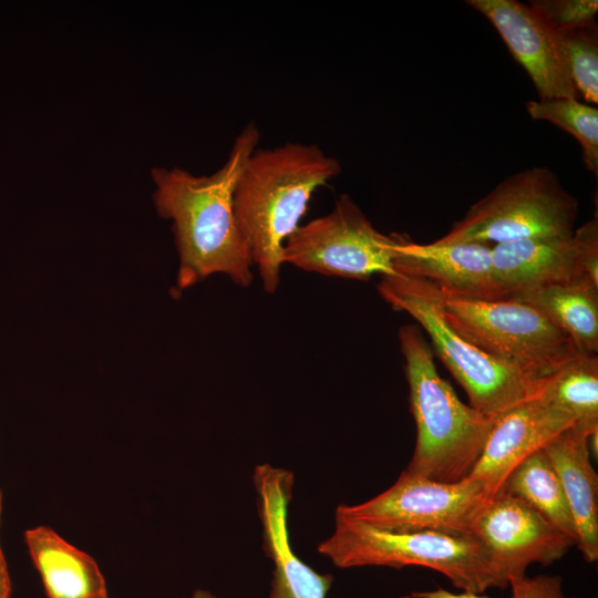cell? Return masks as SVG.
I'll list each match as a JSON object with an SVG mask.
<instances>
[{"instance_id":"cell-1","label":"cell","mask_w":598,"mask_h":598,"mask_svg":"<svg viewBox=\"0 0 598 598\" xmlns=\"http://www.w3.org/2000/svg\"><path fill=\"white\" fill-rule=\"evenodd\" d=\"M259 137L257 125L248 123L235 137L224 165L208 176L179 167L152 169L156 212L173 221L178 290L214 274L226 275L241 287L251 283L252 260L236 219L234 193Z\"/></svg>"},{"instance_id":"cell-2","label":"cell","mask_w":598,"mask_h":598,"mask_svg":"<svg viewBox=\"0 0 598 598\" xmlns=\"http://www.w3.org/2000/svg\"><path fill=\"white\" fill-rule=\"evenodd\" d=\"M341 173L339 161L316 144L257 147L234 193V210L262 287L280 282L283 246L300 226L312 194Z\"/></svg>"},{"instance_id":"cell-3","label":"cell","mask_w":598,"mask_h":598,"mask_svg":"<svg viewBox=\"0 0 598 598\" xmlns=\"http://www.w3.org/2000/svg\"><path fill=\"white\" fill-rule=\"evenodd\" d=\"M398 336L416 426L414 452L404 472L445 483L462 481L470 476L496 420L463 403L441 378L417 326L404 324Z\"/></svg>"},{"instance_id":"cell-4","label":"cell","mask_w":598,"mask_h":598,"mask_svg":"<svg viewBox=\"0 0 598 598\" xmlns=\"http://www.w3.org/2000/svg\"><path fill=\"white\" fill-rule=\"evenodd\" d=\"M318 551L339 568L423 567L444 575L464 592L503 588L489 554L475 535L389 532L336 517L333 534Z\"/></svg>"},{"instance_id":"cell-5","label":"cell","mask_w":598,"mask_h":598,"mask_svg":"<svg viewBox=\"0 0 598 598\" xmlns=\"http://www.w3.org/2000/svg\"><path fill=\"white\" fill-rule=\"evenodd\" d=\"M377 288L393 309L409 313L424 329L436 354L463 386L475 410L497 420L536 395L540 383L496 361L448 324L444 296L434 283L396 272L381 277Z\"/></svg>"},{"instance_id":"cell-6","label":"cell","mask_w":598,"mask_h":598,"mask_svg":"<svg viewBox=\"0 0 598 598\" xmlns=\"http://www.w3.org/2000/svg\"><path fill=\"white\" fill-rule=\"evenodd\" d=\"M443 309L458 334L534 383L580 354L570 338L538 310L511 298L444 296Z\"/></svg>"},{"instance_id":"cell-7","label":"cell","mask_w":598,"mask_h":598,"mask_svg":"<svg viewBox=\"0 0 598 598\" xmlns=\"http://www.w3.org/2000/svg\"><path fill=\"white\" fill-rule=\"evenodd\" d=\"M577 215L578 200L563 187L554 172L533 167L501 182L436 241L497 245L570 236Z\"/></svg>"},{"instance_id":"cell-8","label":"cell","mask_w":598,"mask_h":598,"mask_svg":"<svg viewBox=\"0 0 598 598\" xmlns=\"http://www.w3.org/2000/svg\"><path fill=\"white\" fill-rule=\"evenodd\" d=\"M494 496L471 476L445 483L403 471L375 497L357 505H339L336 517L389 532L474 535L477 519Z\"/></svg>"},{"instance_id":"cell-9","label":"cell","mask_w":598,"mask_h":598,"mask_svg":"<svg viewBox=\"0 0 598 598\" xmlns=\"http://www.w3.org/2000/svg\"><path fill=\"white\" fill-rule=\"evenodd\" d=\"M398 235L377 230L353 199L341 195L324 216L300 225L283 246V264L327 276L365 280L395 275Z\"/></svg>"},{"instance_id":"cell-10","label":"cell","mask_w":598,"mask_h":598,"mask_svg":"<svg viewBox=\"0 0 598 598\" xmlns=\"http://www.w3.org/2000/svg\"><path fill=\"white\" fill-rule=\"evenodd\" d=\"M492 258L502 299L554 285L598 283V219L588 220L570 236L493 245Z\"/></svg>"},{"instance_id":"cell-11","label":"cell","mask_w":598,"mask_h":598,"mask_svg":"<svg viewBox=\"0 0 598 598\" xmlns=\"http://www.w3.org/2000/svg\"><path fill=\"white\" fill-rule=\"evenodd\" d=\"M474 535L487 549L503 588L526 575L532 564L548 566L576 546L525 502L502 492L481 514Z\"/></svg>"},{"instance_id":"cell-12","label":"cell","mask_w":598,"mask_h":598,"mask_svg":"<svg viewBox=\"0 0 598 598\" xmlns=\"http://www.w3.org/2000/svg\"><path fill=\"white\" fill-rule=\"evenodd\" d=\"M254 484L262 525V547L274 564L269 598H326L332 575L316 573L293 553L289 542L287 515L292 473L269 464L257 465Z\"/></svg>"},{"instance_id":"cell-13","label":"cell","mask_w":598,"mask_h":598,"mask_svg":"<svg viewBox=\"0 0 598 598\" xmlns=\"http://www.w3.org/2000/svg\"><path fill=\"white\" fill-rule=\"evenodd\" d=\"M467 4L498 31L514 59L528 73L539 100H578L557 33L528 4L516 0H470Z\"/></svg>"},{"instance_id":"cell-14","label":"cell","mask_w":598,"mask_h":598,"mask_svg":"<svg viewBox=\"0 0 598 598\" xmlns=\"http://www.w3.org/2000/svg\"><path fill=\"white\" fill-rule=\"evenodd\" d=\"M395 251V272L427 280L444 296L502 299L487 244H416L398 235Z\"/></svg>"},{"instance_id":"cell-15","label":"cell","mask_w":598,"mask_h":598,"mask_svg":"<svg viewBox=\"0 0 598 598\" xmlns=\"http://www.w3.org/2000/svg\"><path fill=\"white\" fill-rule=\"evenodd\" d=\"M575 424L567 414L530 398L495 421L470 476L496 495L519 463Z\"/></svg>"},{"instance_id":"cell-16","label":"cell","mask_w":598,"mask_h":598,"mask_svg":"<svg viewBox=\"0 0 598 598\" xmlns=\"http://www.w3.org/2000/svg\"><path fill=\"white\" fill-rule=\"evenodd\" d=\"M598 427L575 424L544 446L561 483L577 530V548L587 563L598 559V476L589 436Z\"/></svg>"},{"instance_id":"cell-17","label":"cell","mask_w":598,"mask_h":598,"mask_svg":"<svg viewBox=\"0 0 598 598\" xmlns=\"http://www.w3.org/2000/svg\"><path fill=\"white\" fill-rule=\"evenodd\" d=\"M24 539L48 598H107L106 584L95 560L53 529H28Z\"/></svg>"},{"instance_id":"cell-18","label":"cell","mask_w":598,"mask_h":598,"mask_svg":"<svg viewBox=\"0 0 598 598\" xmlns=\"http://www.w3.org/2000/svg\"><path fill=\"white\" fill-rule=\"evenodd\" d=\"M511 299L538 310L570 338L580 354H597L598 283L581 280L554 285Z\"/></svg>"},{"instance_id":"cell-19","label":"cell","mask_w":598,"mask_h":598,"mask_svg":"<svg viewBox=\"0 0 598 598\" xmlns=\"http://www.w3.org/2000/svg\"><path fill=\"white\" fill-rule=\"evenodd\" d=\"M498 492L522 499L577 544V530L569 504L543 448L519 463Z\"/></svg>"},{"instance_id":"cell-20","label":"cell","mask_w":598,"mask_h":598,"mask_svg":"<svg viewBox=\"0 0 598 598\" xmlns=\"http://www.w3.org/2000/svg\"><path fill=\"white\" fill-rule=\"evenodd\" d=\"M576 424L598 427V358L579 354L544 379L535 395Z\"/></svg>"},{"instance_id":"cell-21","label":"cell","mask_w":598,"mask_h":598,"mask_svg":"<svg viewBox=\"0 0 598 598\" xmlns=\"http://www.w3.org/2000/svg\"><path fill=\"white\" fill-rule=\"evenodd\" d=\"M533 120L547 121L574 136L582 152L585 167L598 175V109L576 99L528 101Z\"/></svg>"},{"instance_id":"cell-22","label":"cell","mask_w":598,"mask_h":598,"mask_svg":"<svg viewBox=\"0 0 598 598\" xmlns=\"http://www.w3.org/2000/svg\"><path fill=\"white\" fill-rule=\"evenodd\" d=\"M560 52L578 94L590 104L598 103L597 23L556 32Z\"/></svg>"},{"instance_id":"cell-23","label":"cell","mask_w":598,"mask_h":598,"mask_svg":"<svg viewBox=\"0 0 598 598\" xmlns=\"http://www.w3.org/2000/svg\"><path fill=\"white\" fill-rule=\"evenodd\" d=\"M512 598H567L563 590V580L558 575H526L509 579ZM404 598H489L483 594L452 592L437 588L434 590L412 591Z\"/></svg>"},{"instance_id":"cell-24","label":"cell","mask_w":598,"mask_h":598,"mask_svg":"<svg viewBox=\"0 0 598 598\" xmlns=\"http://www.w3.org/2000/svg\"><path fill=\"white\" fill-rule=\"evenodd\" d=\"M528 6L555 32L592 24L598 11L597 0H535Z\"/></svg>"},{"instance_id":"cell-25","label":"cell","mask_w":598,"mask_h":598,"mask_svg":"<svg viewBox=\"0 0 598 598\" xmlns=\"http://www.w3.org/2000/svg\"><path fill=\"white\" fill-rule=\"evenodd\" d=\"M11 594V580L7 563L0 546V598H9Z\"/></svg>"},{"instance_id":"cell-26","label":"cell","mask_w":598,"mask_h":598,"mask_svg":"<svg viewBox=\"0 0 598 598\" xmlns=\"http://www.w3.org/2000/svg\"><path fill=\"white\" fill-rule=\"evenodd\" d=\"M190 598H216L213 594L206 590H196Z\"/></svg>"},{"instance_id":"cell-27","label":"cell","mask_w":598,"mask_h":598,"mask_svg":"<svg viewBox=\"0 0 598 598\" xmlns=\"http://www.w3.org/2000/svg\"><path fill=\"white\" fill-rule=\"evenodd\" d=\"M1 503H2V493H1V489H0V513H1Z\"/></svg>"}]
</instances>
